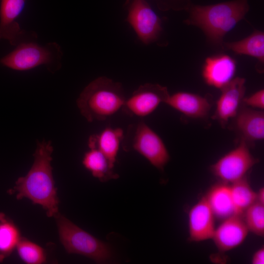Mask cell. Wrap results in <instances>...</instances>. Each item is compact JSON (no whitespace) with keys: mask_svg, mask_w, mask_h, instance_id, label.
<instances>
[{"mask_svg":"<svg viewBox=\"0 0 264 264\" xmlns=\"http://www.w3.org/2000/svg\"><path fill=\"white\" fill-rule=\"evenodd\" d=\"M82 163L94 177L101 181L118 177L106 156L97 149L89 148L84 155Z\"/></svg>","mask_w":264,"mask_h":264,"instance_id":"obj_19","label":"cell"},{"mask_svg":"<svg viewBox=\"0 0 264 264\" xmlns=\"http://www.w3.org/2000/svg\"><path fill=\"white\" fill-rule=\"evenodd\" d=\"M26 0H0V41L8 40L18 45L25 34L17 20L23 10Z\"/></svg>","mask_w":264,"mask_h":264,"instance_id":"obj_13","label":"cell"},{"mask_svg":"<svg viewBox=\"0 0 264 264\" xmlns=\"http://www.w3.org/2000/svg\"><path fill=\"white\" fill-rule=\"evenodd\" d=\"M127 21L139 40L149 44L158 38L161 30L159 17L145 0H133L128 12Z\"/></svg>","mask_w":264,"mask_h":264,"instance_id":"obj_9","label":"cell"},{"mask_svg":"<svg viewBox=\"0 0 264 264\" xmlns=\"http://www.w3.org/2000/svg\"><path fill=\"white\" fill-rule=\"evenodd\" d=\"M165 104L185 116L197 119H203L207 116L211 107L206 97L184 91L170 94Z\"/></svg>","mask_w":264,"mask_h":264,"instance_id":"obj_16","label":"cell"},{"mask_svg":"<svg viewBox=\"0 0 264 264\" xmlns=\"http://www.w3.org/2000/svg\"><path fill=\"white\" fill-rule=\"evenodd\" d=\"M170 95L167 88L156 84L141 85L128 98L122 110L127 114L139 117L153 113Z\"/></svg>","mask_w":264,"mask_h":264,"instance_id":"obj_8","label":"cell"},{"mask_svg":"<svg viewBox=\"0 0 264 264\" xmlns=\"http://www.w3.org/2000/svg\"><path fill=\"white\" fill-rule=\"evenodd\" d=\"M242 216L249 232L264 236V204L255 202L244 211Z\"/></svg>","mask_w":264,"mask_h":264,"instance_id":"obj_23","label":"cell"},{"mask_svg":"<svg viewBox=\"0 0 264 264\" xmlns=\"http://www.w3.org/2000/svg\"><path fill=\"white\" fill-rule=\"evenodd\" d=\"M216 218L223 220L235 214L230 184L220 181L204 195Z\"/></svg>","mask_w":264,"mask_h":264,"instance_id":"obj_18","label":"cell"},{"mask_svg":"<svg viewBox=\"0 0 264 264\" xmlns=\"http://www.w3.org/2000/svg\"><path fill=\"white\" fill-rule=\"evenodd\" d=\"M251 262L252 264H264V247L263 246L257 250L253 254Z\"/></svg>","mask_w":264,"mask_h":264,"instance_id":"obj_26","label":"cell"},{"mask_svg":"<svg viewBox=\"0 0 264 264\" xmlns=\"http://www.w3.org/2000/svg\"><path fill=\"white\" fill-rule=\"evenodd\" d=\"M235 214L242 215L244 211L256 201V193L246 176L230 184Z\"/></svg>","mask_w":264,"mask_h":264,"instance_id":"obj_21","label":"cell"},{"mask_svg":"<svg viewBox=\"0 0 264 264\" xmlns=\"http://www.w3.org/2000/svg\"><path fill=\"white\" fill-rule=\"evenodd\" d=\"M62 52L56 43L40 45L33 42H23L15 49L0 59V63L9 68L23 71L45 65L50 71L59 69Z\"/></svg>","mask_w":264,"mask_h":264,"instance_id":"obj_5","label":"cell"},{"mask_svg":"<svg viewBox=\"0 0 264 264\" xmlns=\"http://www.w3.org/2000/svg\"><path fill=\"white\" fill-rule=\"evenodd\" d=\"M242 103L246 107L251 108L259 109H264V90L261 89L249 96L244 97Z\"/></svg>","mask_w":264,"mask_h":264,"instance_id":"obj_25","label":"cell"},{"mask_svg":"<svg viewBox=\"0 0 264 264\" xmlns=\"http://www.w3.org/2000/svg\"><path fill=\"white\" fill-rule=\"evenodd\" d=\"M53 151L50 141H38L32 166L25 176L18 179L14 190L18 199L26 198L41 205L48 217H56L58 213L59 200L51 165Z\"/></svg>","mask_w":264,"mask_h":264,"instance_id":"obj_1","label":"cell"},{"mask_svg":"<svg viewBox=\"0 0 264 264\" xmlns=\"http://www.w3.org/2000/svg\"><path fill=\"white\" fill-rule=\"evenodd\" d=\"M20 257L29 264H40L45 262L44 250L38 244L25 239H20L17 246Z\"/></svg>","mask_w":264,"mask_h":264,"instance_id":"obj_24","label":"cell"},{"mask_svg":"<svg viewBox=\"0 0 264 264\" xmlns=\"http://www.w3.org/2000/svg\"><path fill=\"white\" fill-rule=\"evenodd\" d=\"M248 232L242 215L234 214L216 227L211 239L220 251L225 252L242 244Z\"/></svg>","mask_w":264,"mask_h":264,"instance_id":"obj_12","label":"cell"},{"mask_svg":"<svg viewBox=\"0 0 264 264\" xmlns=\"http://www.w3.org/2000/svg\"><path fill=\"white\" fill-rule=\"evenodd\" d=\"M256 201L264 204V188L262 187L256 192Z\"/></svg>","mask_w":264,"mask_h":264,"instance_id":"obj_27","label":"cell"},{"mask_svg":"<svg viewBox=\"0 0 264 264\" xmlns=\"http://www.w3.org/2000/svg\"><path fill=\"white\" fill-rule=\"evenodd\" d=\"M60 239L69 254L85 256L97 263H106L113 258L110 245L76 226L58 214L55 217Z\"/></svg>","mask_w":264,"mask_h":264,"instance_id":"obj_4","label":"cell"},{"mask_svg":"<svg viewBox=\"0 0 264 264\" xmlns=\"http://www.w3.org/2000/svg\"><path fill=\"white\" fill-rule=\"evenodd\" d=\"M236 70L235 61L227 55L208 57L202 69V76L209 86L221 89L233 79Z\"/></svg>","mask_w":264,"mask_h":264,"instance_id":"obj_15","label":"cell"},{"mask_svg":"<svg viewBox=\"0 0 264 264\" xmlns=\"http://www.w3.org/2000/svg\"><path fill=\"white\" fill-rule=\"evenodd\" d=\"M124 132L120 128L107 127L98 133L89 137V148H95L101 152L114 168Z\"/></svg>","mask_w":264,"mask_h":264,"instance_id":"obj_17","label":"cell"},{"mask_svg":"<svg viewBox=\"0 0 264 264\" xmlns=\"http://www.w3.org/2000/svg\"><path fill=\"white\" fill-rule=\"evenodd\" d=\"M246 0H235L193 7L189 22L200 27L212 42L220 43L224 36L242 19L248 10Z\"/></svg>","mask_w":264,"mask_h":264,"instance_id":"obj_3","label":"cell"},{"mask_svg":"<svg viewBox=\"0 0 264 264\" xmlns=\"http://www.w3.org/2000/svg\"><path fill=\"white\" fill-rule=\"evenodd\" d=\"M121 145L124 150L137 152L161 171L170 160L169 152L161 138L143 121L129 126Z\"/></svg>","mask_w":264,"mask_h":264,"instance_id":"obj_6","label":"cell"},{"mask_svg":"<svg viewBox=\"0 0 264 264\" xmlns=\"http://www.w3.org/2000/svg\"><path fill=\"white\" fill-rule=\"evenodd\" d=\"M126 98L121 84L106 77L91 81L82 90L76 103L89 122L104 121L122 109Z\"/></svg>","mask_w":264,"mask_h":264,"instance_id":"obj_2","label":"cell"},{"mask_svg":"<svg viewBox=\"0 0 264 264\" xmlns=\"http://www.w3.org/2000/svg\"><path fill=\"white\" fill-rule=\"evenodd\" d=\"M17 226L5 216L0 214V262L11 254L20 240Z\"/></svg>","mask_w":264,"mask_h":264,"instance_id":"obj_22","label":"cell"},{"mask_svg":"<svg viewBox=\"0 0 264 264\" xmlns=\"http://www.w3.org/2000/svg\"><path fill=\"white\" fill-rule=\"evenodd\" d=\"M250 147L243 140L213 164L212 174L220 181L231 184L246 176L248 171L259 162L251 153Z\"/></svg>","mask_w":264,"mask_h":264,"instance_id":"obj_7","label":"cell"},{"mask_svg":"<svg viewBox=\"0 0 264 264\" xmlns=\"http://www.w3.org/2000/svg\"><path fill=\"white\" fill-rule=\"evenodd\" d=\"M215 215L205 196L190 209L188 213V240L200 242L211 239L216 226Z\"/></svg>","mask_w":264,"mask_h":264,"instance_id":"obj_11","label":"cell"},{"mask_svg":"<svg viewBox=\"0 0 264 264\" xmlns=\"http://www.w3.org/2000/svg\"><path fill=\"white\" fill-rule=\"evenodd\" d=\"M224 45L236 54L249 55L264 62V34L262 31H255L242 40L225 43Z\"/></svg>","mask_w":264,"mask_h":264,"instance_id":"obj_20","label":"cell"},{"mask_svg":"<svg viewBox=\"0 0 264 264\" xmlns=\"http://www.w3.org/2000/svg\"><path fill=\"white\" fill-rule=\"evenodd\" d=\"M245 80L236 77L222 88L221 94L216 103V109L212 118L225 127L229 120L238 113L244 98Z\"/></svg>","mask_w":264,"mask_h":264,"instance_id":"obj_10","label":"cell"},{"mask_svg":"<svg viewBox=\"0 0 264 264\" xmlns=\"http://www.w3.org/2000/svg\"><path fill=\"white\" fill-rule=\"evenodd\" d=\"M241 105L235 117L233 127L249 147L250 144L262 140L264 138V113L262 110Z\"/></svg>","mask_w":264,"mask_h":264,"instance_id":"obj_14","label":"cell"}]
</instances>
